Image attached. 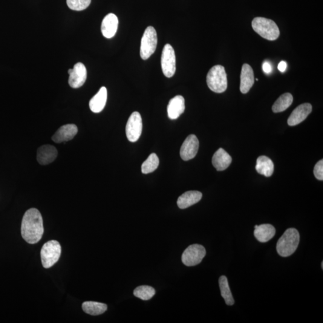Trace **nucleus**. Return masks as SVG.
I'll use <instances>...</instances> for the list:
<instances>
[{"mask_svg": "<svg viewBox=\"0 0 323 323\" xmlns=\"http://www.w3.org/2000/svg\"><path fill=\"white\" fill-rule=\"evenodd\" d=\"M68 73L70 75L68 83L72 88H79L85 84L87 79V70L83 63H76L73 69H69Z\"/></svg>", "mask_w": 323, "mask_h": 323, "instance_id": "nucleus-10", "label": "nucleus"}, {"mask_svg": "<svg viewBox=\"0 0 323 323\" xmlns=\"http://www.w3.org/2000/svg\"><path fill=\"white\" fill-rule=\"evenodd\" d=\"M61 247L58 241L52 240L46 242L42 247L40 255L43 267L48 269L59 261Z\"/></svg>", "mask_w": 323, "mask_h": 323, "instance_id": "nucleus-5", "label": "nucleus"}, {"mask_svg": "<svg viewBox=\"0 0 323 323\" xmlns=\"http://www.w3.org/2000/svg\"><path fill=\"white\" fill-rule=\"evenodd\" d=\"M44 233L41 213L36 209H31L25 212L22 218L21 234L28 243H37Z\"/></svg>", "mask_w": 323, "mask_h": 323, "instance_id": "nucleus-1", "label": "nucleus"}, {"mask_svg": "<svg viewBox=\"0 0 323 323\" xmlns=\"http://www.w3.org/2000/svg\"><path fill=\"white\" fill-rule=\"evenodd\" d=\"M143 130L142 118L139 112H132L129 117L126 126L127 138L132 143L139 140Z\"/></svg>", "mask_w": 323, "mask_h": 323, "instance_id": "nucleus-9", "label": "nucleus"}, {"mask_svg": "<svg viewBox=\"0 0 323 323\" xmlns=\"http://www.w3.org/2000/svg\"><path fill=\"white\" fill-rule=\"evenodd\" d=\"M287 65V63L285 61H281L279 62L278 65V69L279 71L282 72V73H283V72L286 70Z\"/></svg>", "mask_w": 323, "mask_h": 323, "instance_id": "nucleus-31", "label": "nucleus"}, {"mask_svg": "<svg viewBox=\"0 0 323 323\" xmlns=\"http://www.w3.org/2000/svg\"><path fill=\"white\" fill-rule=\"evenodd\" d=\"M159 164H160V160L158 156L155 154H152L142 164L141 171L144 174L154 172L158 168Z\"/></svg>", "mask_w": 323, "mask_h": 323, "instance_id": "nucleus-26", "label": "nucleus"}, {"mask_svg": "<svg viewBox=\"0 0 323 323\" xmlns=\"http://www.w3.org/2000/svg\"><path fill=\"white\" fill-rule=\"evenodd\" d=\"M314 174L317 179L323 180V160H320L317 163L314 169Z\"/></svg>", "mask_w": 323, "mask_h": 323, "instance_id": "nucleus-29", "label": "nucleus"}, {"mask_svg": "<svg viewBox=\"0 0 323 323\" xmlns=\"http://www.w3.org/2000/svg\"><path fill=\"white\" fill-rule=\"evenodd\" d=\"M158 37L155 29L150 26L144 31L141 39L140 56L143 60L149 58L157 50Z\"/></svg>", "mask_w": 323, "mask_h": 323, "instance_id": "nucleus-6", "label": "nucleus"}, {"mask_svg": "<svg viewBox=\"0 0 323 323\" xmlns=\"http://www.w3.org/2000/svg\"><path fill=\"white\" fill-rule=\"evenodd\" d=\"M207 85L215 93H223L227 88L226 71L223 66L218 65L210 69L207 76Z\"/></svg>", "mask_w": 323, "mask_h": 323, "instance_id": "nucleus-3", "label": "nucleus"}, {"mask_svg": "<svg viewBox=\"0 0 323 323\" xmlns=\"http://www.w3.org/2000/svg\"><path fill=\"white\" fill-rule=\"evenodd\" d=\"M161 67L165 76H174L176 70V57L174 49L169 44L164 46L161 56Z\"/></svg>", "mask_w": 323, "mask_h": 323, "instance_id": "nucleus-8", "label": "nucleus"}, {"mask_svg": "<svg viewBox=\"0 0 323 323\" xmlns=\"http://www.w3.org/2000/svg\"><path fill=\"white\" fill-rule=\"evenodd\" d=\"M155 293V288L149 285H141L135 288L134 291V296L143 301H148L152 299Z\"/></svg>", "mask_w": 323, "mask_h": 323, "instance_id": "nucleus-27", "label": "nucleus"}, {"mask_svg": "<svg viewBox=\"0 0 323 323\" xmlns=\"http://www.w3.org/2000/svg\"><path fill=\"white\" fill-rule=\"evenodd\" d=\"M206 255L205 247L200 244H193L184 250L181 261L187 267H193L200 264Z\"/></svg>", "mask_w": 323, "mask_h": 323, "instance_id": "nucleus-7", "label": "nucleus"}, {"mask_svg": "<svg viewBox=\"0 0 323 323\" xmlns=\"http://www.w3.org/2000/svg\"><path fill=\"white\" fill-rule=\"evenodd\" d=\"M311 111L312 106L309 103H304L296 108L291 114L287 120L288 125L289 126H296L299 125L303 121L307 119Z\"/></svg>", "mask_w": 323, "mask_h": 323, "instance_id": "nucleus-12", "label": "nucleus"}, {"mask_svg": "<svg viewBox=\"0 0 323 323\" xmlns=\"http://www.w3.org/2000/svg\"><path fill=\"white\" fill-rule=\"evenodd\" d=\"M219 287L221 292V296L227 305L232 306L234 304L231 291H230L228 280L226 276H221L218 280Z\"/></svg>", "mask_w": 323, "mask_h": 323, "instance_id": "nucleus-24", "label": "nucleus"}, {"mask_svg": "<svg viewBox=\"0 0 323 323\" xmlns=\"http://www.w3.org/2000/svg\"><path fill=\"white\" fill-rule=\"evenodd\" d=\"M322 269H323V262L322 263Z\"/></svg>", "mask_w": 323, "mask_h": 323, "instance_id": "nucleus-32", "label": "nucleus"}, {"mask_svg": "<svg viewBox=\"0 0 323 323\" xmlns=\"http://www.w3.org/2000/svg\"><path fill=\"white\" fill-rule=\"evenodd\" d=\"M78 132V128L74 124H67L58 129L52 139L56 143L66 142L73 139Z\"/></svg>", "mask_w": 323, "mask_h": 323, "instance_id": "nucleus-13", "label": "nucleus"}, {"mask_svg": "<svg viewBox=\"0 0 323 323\" xmlns=\"http://www.w3.org/2000/svg\"><path fill=\"white\" fill-rule=\"evenodd\" d=\"M255 228L254 235L261 242L269 241L275 235V228L270 224H263L259 226L256 225Z\"/></svg>", "mask_w": 323, "mask_h": 323, "instance_id": "nucleus-19", "label": "nucleus"}, {"mask_svg": "<svg viewBox=\"0 0 323 323\" xmlns=\"http://www.w3.org/2000/svg\"><path fill=\"white\" fill-rule=\"evenodd\" d=\"M203 197L199 191H188L181 195L177 200L178 207L180 209H185L200 202Z\"/></svg>", "mask_w": 323, "mask_h": 323, "instance_id": "nucleus-21", "label": "nucleus"}, {"mask_svg": "<svg viewBox=\"0 0 323 323\" xmlns=\"http://www.w3.org/2000/svg\"><path fill=\"white\" fill-rule=\"evenodd\" d=\"M256 169L257 172L267 177H269L273 174L274 165L270 158L261 156L257 160Z\"/></svg>", "mask_w": 323, "mask_h": 323, "instance_id": "nucleus-22", "label": "nucleus"}, {"mask_svg": "<svg viewBox=\"0 0 323 323\" xmlns=\"http://www.w3.org/2000/svg\"><path fill=\"white\" fill-rule=\"evenodd\" d=\"M57 150L54 146L44 145L37 150V160L42 165H48L56 160Z\"/></svg>", "mask_w": 323, "mask_h": 323, "instance_id": "nucleus-16", "label": "nucleus"}, {"mask_svg": "<svg viewBox=\"0 0 323 323\" xmlns=\"http://www.w3.org/2000/svg\"><path fill=\"white\" fill-rule=\"evenodd\" d=\"M255 83L253 70L247 63L242 65L241 73L240 91L242 94H247Z\"/></svg>", "mask_w": 323, "mask_h": 323, "instance_id": "nucleus-17", "label": "nucleus"}, {"mask_svg": "<svg viewBox=\"0 0 323 323\" xmlns=\"http://www.w3.org/2000/svg\"><path fill=\"white\" fill-rule=\"evenodd\" d=\"M82 309L89 315L99 316L106 312L108 310V305L103 303L87 301L82 304Z\"/></svg>", "mask_w": 323, "mask_h": 323, "instance_id": "nucleus-23", "label": "nucleus"}, {"mask_svg": "<svg viewBox=\"0 0 323 323\" xmlns=\"http://www.w3.org/2000/svg\"><path fill=\"white\" fill-rule=\"evenodd\" d=\"M91 0H67L68 7L75 11H82L89 7Z\"/></svg>", "mask_w": 323, "mask_h": 323, "instance_id": "nucleus-28", "label": "nucleus"}, {"mask_svg": "<svg viewBox=\"0 0 323 323\" xmlns=\"http://www.w3.org/2000/svg\"><path fill=\"white\" fill-rule=\"evenodd\" d=\"M185 110V100L183 97L177 95L169 101L167 111L170 119H178Z\"/></svg>", "mask_w": 323, "mask_h": 323, "instance_id": "nucleus-15", "label": "nucleus"}, {"mask_svg": "<svg viewBox=\"0 0 323 323\" xmlns=\"http://www.w3.org/2000/svg\"><path fill=\"white\" fill-rule=\"evenodd\" d=\"M200 143L195 135H190L184 140L180 149V157L183 161H187L194 158L198 152Z\"/></svg>", "mask_w": 323, "mask_h": 323, "instance_id": "nucleus-11", "label": "nucleus"}, {"mask_svg": "<svg viewBox=\"0 0 323 323\" xmlns=\"http://www.w3.org/2000/svg\"><path fill=\"white\" fill-rule=\"evenodd\" d=\"M299 241L300 235L298 230L295 228L287 229L276 244L278 255L284 258L293 255L298 249Z\"/></svg>", "mask_w": 323, "mask_h": 323, "instance_id": "nucleus-2", "label": "nucleus"}, {"mask_svg": "<svg viewBox=\"0 0 323 323\" xmlns=\"http://www.w3.org/2000/svg\"><path fill=\"white\" fill-rule=\"evenodd\" d=\"M231 162V157L223 149H219L213 155V165L218 171H224L228 168Z\"/></svg>", "mask_w": 323, "mask_h": 323, "instance_id": "nucleus-18", "label": "nucleus"}, {"mask_svg": "<svg viewBox=\"0 0 323 323\" xmlns=\"http://www.w3.org/2000/svg\"><path fill=\"white\" fill-rule=\"evenodd\" d=\"M252 27L256 33L270 41L277 39L280 34L275 22L261 17H258L253 20Z\"/></svg>", "mask_w": 323, "mask_h": 323, "instance_id": "nucleus-4", "label": "nucleus"}, {"mask_svg": "<svg viewBox=\"0 0 323 323\" xmlns=\"http://www.w3.org/2000/svg\"><path fill=\"white\" fill-rule=\"evenodd\" d=\"M108 100V91L106 87H102L89 102V108L95 113H99L105 108Z\"/></svg>", "mask_w": 323, "mask_h": 323, "instance_id": "nucleus-20", "label": "nucleus"}, {"mask_svg": "<svg viewBox=\"0 0 323 323\" xmlns=\"http://www.w3.org/2000/svg\"><path fill=\"white\" fill-rule=\"evenodd\" d=\"M119 20L116 14L109 13L103 20L102 32L104 37L107 39H111L116 34Z\"/></svg>", "mask_w": 323, "mask_h": 323, "instance_id": "nucleus-14", "label": "nucleus"}, {"mask_svg": "<svg viewBox=\"0 0 323 323\" xmlns=\"http://www.w3.org/2000/svg\"><path fill=\"white\" fill-rule=\"evenodd\" d=\"M293 97L290 93H285L281 95L272 106L273 112H280L287 109L292 105Z\"/></svg>", "mask_w": 323, "mask_h": 323, "instance_id": "nucleus-25", "label": "nucleus"}, {"mask_svg": "<svg viewBox=\"0 0 323 323\" xmlns=\"http://www.w3.org/2000/svg\"><path fill=\"white\" fill-rule=\"evenodd\" d=\"M262 68H263V71L264 73L266 74H270L272 71V65L269 62L265 61L262 65Z\"/></svg>", "mask_w": 323, "mask_h": 323, "instance_id": "nucleus-30", "label": "nucleus"}]
</instances>
